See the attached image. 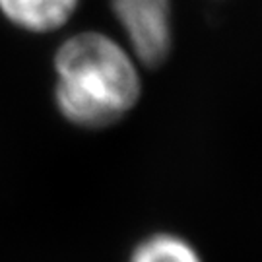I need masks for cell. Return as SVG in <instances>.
Listing matches in <instances>:
<instances>
[{"mask_svg":"<svg viewBox=\"0 0 262 262\" xmlns=\"http://www.w3.org/2000/svg\"><path fill=\"white\" fill-rule=\"evenodd\" d=\"M55 99L66 121L105 128L136 105L142 82L134 56L99 31L66 39L55 55Z\"/></svg>","mask_w":262,"mask_h":262,"instance_id":"cell-1","label":"cell"},{"mask_svg":"<svg viewBox=\"0 0 262 262\" xmlns=\"http://www.w3.org/2000/svg\"><path fill=\"white\" fill-rule=\"evenodd\" d=\"M113 14L136 62L156 68L167 60L173 45L169 0H111Z\"/></svg>","mask_w":262,"mask_h":262,"instance_id":"cell-2","label":"cell"},{"mask_svg":"<svg viewBox=\"0 0 262 262\" xmlns=\"http://www.w3.org/2000/svg\"><path fill=\"white\" fill-rule=\"evenodd\" d=\"M80 0H0V12L21 29L53 31L64 26Z\"/></svg>","mask_w":262,"mask_h":262,"instance_id":"cell-3","label":"cell"},{"mask_svg":"<svg viewBox=\"0 0 262 262\" xmlns=\"http://www.w3.org/2000/svg\"><path fill=\"white\" fill-rule=\"evenodd\" d=\"M130 262H202L198 253L177 235L158 233L142 241L130 256Z\"/></svg>","mask_w":262,"mask_h":262,"instance_id":"cell-4","label":"cell"}]
</instances>
